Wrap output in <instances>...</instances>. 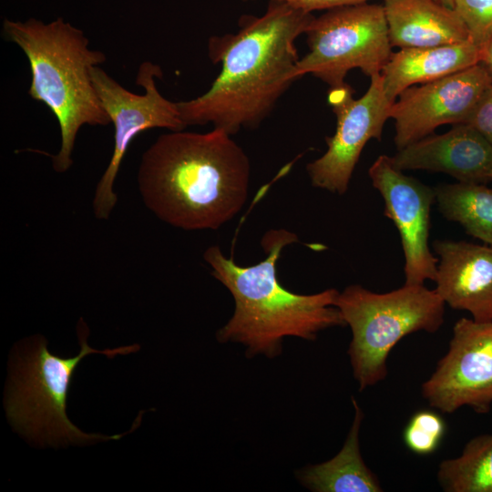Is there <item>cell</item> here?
Segmentation results:
<instances>
[{
  "label": "cell",
  "mask_w": 492,
  "mask_h": 492,
  "mask_svg": "<svg viewBox=\"0 0 492 492\" xmlns=\"http://www.w3.org/2000/svg\"><path fill=\"white\" fill-rule=\"evenodd\" d=\"M314 15L286 2L269 0L261 16H250L235 33L210 38L209 57L221 64L201 96L178 102L186 126L212 124L234 135L256 128L295 81L296 39Z\"/></svg>",
  "instance_id": "cell-1"
},
{
  "label": "cell",
  "mask_w": 492,
  "mask_h": 492,
  "mask_svg": "<svg viewBox=\"0 0 492 492\" xmlns=\"http://www.w3.org/2000/svg\"><path fill=\"white\" fill-rule=\"evenodd\" d=\"M250 177L243 149L213 128L160 135L141 157L138 184L144 204L162 221L186 231H215L243 208Z\"/></svg>",
  "instance_id": "cell-2"
},
{
  "label": "cell",
  "mask_w": 492,
  "mask_h": 492,
  "mask_svg": "<svg viewBox=\"0 0 492 492\" xmlns=\"http://www.w3.org/2000/svg\"><path fill=\"white\" fill-rule=\"evenodd\" d=\"M297 241L288 230H269L261 241L266 257L251 266H240L218 245L204 251L211 275L230 291L235 302L232 316L217 333L219 342L242 343L248 356L262 354L273 358L282 353L287 336L314 340L323 330L346 325L334 306L336 289L299 294L279 282L276 264L282 251Z\"/></svg>",
  "instance_id": "cell-3"
},
{
  "label": "cell",
  "mask_w": 492,
  "mask_h": 492,
  "mask_svg": "<svg viewBox=\"0 0 492 492\" xmlns=\"http://www.w3.org/2000/svg\"><path fill=\"white\" fill-rule=\"evenodd\" d=\"M2 33L28 59V94L44 103L58 121L61 146L52 157V166L56 172L64 173L72 166V152L80 128L111 122L91 77L92 68L107 57L101 51L89 49L84 32L62 17L47 24L36 18L25 22L5 18Z\"/></svg>",
  "instance_id": "cell-4"
},
{
  "label": "cell",
  "mask_w": 492,
  "mask_h": 492,
  "mask_svg": "<svg viewBox=\"0 0 492 492\" xmlns=\"http://www.w3.org/2000/svg\"><path fill=\"white\" fill-rule=\"evenodd\" d=\"M77 333L81 350L74 357L52 354L46 340L37 336L24 345L12 364L5 398L7 417L17 431L40 446L87 444L124 435L84 433L67 418V399L75 369L86 355L95 353L113 357L136 352L138 345L98 351L87 345L84 323L78 325Z\"/></svg>",
  "instance_id": "cell-5"
},
{
  "label": "cell",
  "mask_w": 492,
  "mask_h": 492,
  "mask_svg": "<svg viewBox=\"0 0 492 492\" xmlns=\"http://www.w3.org/2000/svg\"><path fill=\"white\" fill-rule=\"evenodd\" d=\"M445 305L424 284H404L385 293L352 284L339 292L334 306L352 331L348 354L359 390L386 377L388 354L403 337L436 333L444 323Z\"/></svg>",
  "instance_id": "cell-6"
},
{
  "label": "cell",
  "mask_w": 492,
  "mask_h": 492,
  "mask_svg": "<svg viewBox=\"0 0 492 492\" xmlns=\"http://www.w3.org/2000/svg\"><path fill=\"white\" fill-rule=\"evenodd\" d=\"M308 52L293 70L294 80L312 74L330 87L345 83L359 68L370 78L381 74L392 55L383 5L361 3L326 10L305 33Z\"/></svg>",
  "instance_id": "cell-7"
},
{
  "label": "cell",
  "mask_w": 492,
  "mask_h": 492,
  "mask_svg": "<svg viewBox=\"0 0 492 492\" xmlns=\"http://www.w3.org/2000/svg\"><path fill=\"white\" fill-rule=\"evenodd\" d=\"M91 77L115 128L113 154L97 182L92 202L96 218L106 220L117 203L114 183L131 141L147 129L179 131L187 126L181 119L178 102L164 97L156 86L155 77H162L158 65L146 61L139 66L136 84L144 88L143 95L126 89L98 66L92 68Z\"/></svg>",
  "instance_id": "cell-8"
},
{
  "label": "cell",
  "mask_w": 492,
  "mask_h": 492,
  "mask_svg": "<svg viewBox=\"0 0 492 492\" xmlns=\"http://www.w3.org/2000/svg\"><path fill=\"white\" fill-rule=\"evenodd\" d=\"M370 80L359 98L354 97V90L346 83L330 87L328 102L336 116V128L333 136L325 138L324 154L307 164L313 187L343 195L366 143L381 139L392 102L384 91L381 74Z\"/></svg>",
  "instance_id": "cell-9"
},
{
  "label": "cell",
  "mask_w": 492,
  "mask_h": 492,
  "mask_svg": "<svg viewBox=\"0 0 492 492\" xmlns=\"http://www.w3.org/2000/svg\"><path fill=\"white\" fill-rule=\"evenodd\" d=\"M421 391L430 406L443 413L464 405L487 413L492 405V321L457 320L446 354Z\"/></svg>",
  "instance_id": "cell-10"
},
{
  "label": "cell",
  "mask_w": 492,
  "mask_h": 492,
  "mask_svg": "<svg viewBox=\"0 0 492 492\" xmlns=\"http://www.w3.org/2000/svg\"><path fill=\"white\" fill-rule=\"evenodd\" d=\"M492 85L480 65L404 90L392 103L397 149L415 142L445 124H462Z\"/></svg>",
  "instance_id": "cell-11"
},
{
  "label": "cell",
  "mask_w": 492,
  "mask_h": 492,
  "mask_svg": "<svg viewBox=\"0 0 492 492\" xmlns=\"http://www.w3.org/2000/svg\"><path fill=\"white\" fill-rule=\"evenodd\" d=\"M368 176L384 200V215L399 232L405 256V284L435 282L438 259L431 253L428 244L431 206L436 201L434 189L404 174L387 155L377 157Z\"/></svg>",
  "instance_id": "cell-12"
},
{
  "label": "cell",
  "mask_w": 492,
  "mask_h": 492,
  "mask_svg": "<svg viewBox=\"0 0 492 492\" xmlns=\"http://www.w3.org/2000/svg\"><path fill=\"white\" fill-rule=\"evenodd\" d=\"M391 160L402 171L441 172L458 182L487 184L492 181V145L465 123L397 149Z\"/></svg>",
  "instance_id": "cell-13"
},
{
  "label": "cell",
  "mask_w": 492,
  "mask_h": 492,
  "mask_svg": "<svg viewBox=\"0 0 492 492\" xmlns=\"http://www.w3.org/2000/svg\"><path fill=\"white\" fill-rule=\"evenodd\" d=\"M436 291L450 307L467 311L477 322L492 321V247L436 240Z\"/></svg>",
  "instance_id": "cell-14"
},
{
  "label": "cell",
  "mask_w": 492,
  "mask_h": 492,
  "mask_svg": "<svg viewBox=\"0 0 492 492\" xmlns=\"http://www.w3.org/2000/svg\"><path fill=\"white\" fill-rule=\"evenodd\" d=\"M392 47H431L469 39L456 14L435 0H383Z\"/></svg>",
  "instance_id": "cell-15"
},
{
  "label": "cell",
  "mask_w": 492,
  "mask_h": 492,
  "mask_svg": "<svg viewBox=\"0 0 492 492\" xmlns=\"http://www.w3.org/2000/svg\"><path fill=\"white\" fill-rule=\"evenodd\" d=\"M479 46L470 39L431 47L401 48L381 71L386 97L394 102L406 88L440 79L479 63Z\"/></svg>",
  "instance_id": "cell-16"
},
{
  "label": "cell",
  "mask_w": 492,
  "mask_h": 492,
  "mask_svg": "<svg viewBox=\"0 0 492 492\" xmlns=\"http://www.w3.org/2000/svg\"><path fill=\"white\" fill-rule=\"evenodd\" d=\"M354 417L340 452L323 463L308 466L297 472L298 480L314 492H381L377 477L365 465L359 444L364 412L352 396Z\"/></svg>",
  "instance_id": "cell-17"
},
{
  "label": "cell",
  "mask_w": 492,
  "mask_h": 492,
  "mask_svg": "<svg viewBox=\"0 0 492 492\" xmlns=\"http://www.w3.org/2000/svg\"><path fill=\"white\" fill-rule=\"evenodd\" d=\"M442 215L470 236L492 245V189L480 183H443L434 188Z\"/></svg>",
  "instance_id": "cell-18"
},
{
  "label": "cell",
  "mask_w": 492,
  "mask_h": 492,
  "mask_svg": "<svg viewBox=\"0 0 492 492\" xmlns=\"http://www.w3.org/2000/svg\"><path fill=\"white\" fill-rule=\"evenodd\" d=\"M436 478L446 492H492V434L473 437L460 456L443 460Z\"/></svg>",
  "instance_id": "cell-19"
},
{
  "label": "cell",
  "mask_w": 492,
  "mask_h": 492,
  "mask_svg": "<svg viewBox=\"0 0 492 492\" xmlns=\"http://www.w3.org/2000/svg\"><path fill=\"white\" fill-rule=\"evenodd\" d=\"M446 433L442 416L432 410H421L412 415L404 430L406 447L417 455L434 453Z\"/></svg>",
  "instance_id": "cell-20"
},
{
  "label": "cell",
  "mask_w": 492,
  "mask_h": 492,
  "mask_svg": "<svg viewBox=\"0 0 492 492\" xmlns=\"http://www.w3.org/2000/svg\"><path fill=\"white\" fill-rule=\"evenodd\" d=\"M454 10L479 47L492 36V0H455Z\"/></svg>",
  "instance_id": "cell-21"
},
{
  "label": "cell",
  "mask_w": 492,
  "mask_h": 492,
  "mask_svg": "<svg viewBox=\"0 0 492 492\" xmlns=\"http://www.w3.org/2000/svg\"><path fill=\"white\" fill-rule=\"evenodd\" d=\"M465 124L473 127L492 145V85L485 91Z\"/></svg>",
  "instance_id": "cell-22"
},
{
  "label": "cell",
  "mask_w": 492,
  "mask_h": 492,
  "mask_svg": "<svg viewBox=\"0 0 492 492\" xmlns=\"http://www.w3.org/2000/svg\"><path fill=\"white\" fill-rule=\"evenodd\" d=\"M312 13L315 10H329L336 7L356 5L369 0H279Z\"/></svg>",
  "instance_id": "cell-23"
},
{
  "label": "cell",
  "mask_w": 492,
  "mask_h": 492,
  "mask_svg": "<svg viewBox=\"0 0 492 492\" xmlns=\"http://www.w3.org/2000/svg\"><path fill=\"white\" fill-rule=\"evenodd\" d=\"M479 63L492 80V36L479 47Z\"/></svg>",
  "instance_id": "cell-24"
},
{
  "label": "cell",
  "mask_w": 492,
  "mask_h": 492,
  "mask_svg": "<svg viewBox=\"0 0 492 492\" xmlns=\"http://www.w3.org/2000/svg\"><path fill=\"white\" fill-rule=\"evenodd\" d=\"M435 1L446 5L447 7H450V8L454 9V1L455 0H435Z\"/></svg>",
  "instance_id": "cell-25"
}]
</instances>
